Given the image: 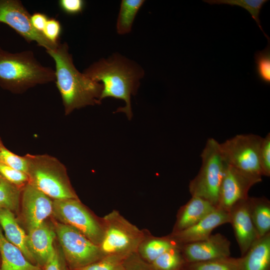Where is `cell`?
Masks as SVG:
<instances>
[{
  "mask_svg": "<svg viewBox=\"0 0 270 270\" xmlns=\"http://www.w3.org/2000/svg\"><path fill=\"white\" fill-rule=\"evenodd\" d=\"M132 270H142V269H140V268H133Z\"/></svg>",
  "mask_w": 270,
  "mask_h": 270,
  "instance_id": "8d00e7d4",
  "label": "cell"
},
{
  "mask_svg": "<svg viewBox=\"0 0 270 270\" xmlns=\"http://www.w3.org/2000/svg\"><path fill=\"white\" fill-rule=\"evenodd\" d=\"M144 2V0H122L116 22V31L120 34L129 33L135 17Z\"/></svg>",
  "mask_w": 270,
  "mask_h": 270,
  "instance_id": "7402d4cb",
  "label": "cell"
},
{
  "mask_svg": "<svg viewBox=\"0 0 270 270\" xmlns=\"http://www.w3.org/2000/svg\"><path fill=\"white\" fill-rule=\"evenodd\" d=\"M242 258L230 256L185 264L186 270H240Z\"/></svg>",
  "mask_w": 270,
  "mask_h": 270,
  "instance_id": "cb8c5ba5",
  "label": "cell"
},
{
  "mask_svg": "<svg viewBox=\"0 0 270 270\" xmlns=\"http://www.w3.org/2000/svg\"><path fill=\"white\" fill-rule=\"evenodd\" d=\"M62 26L54 18H48L42 32L44 36L50 42L57 44L62 33Z\"/></svg>",
  "mask_w": 270,
  "mask_h": 270,
  "instance_id": "d6a6232c",
  "label": "cell"
},
{
  "mask_svg": "<svg viewBox=\"0 0 270 270\" xmlns=\"http://www.w3.org/2000/svg\"><path fill=\"white\" fill-rule=\"evenodd\" d=\"M0 226L6 240L20 248L28 260L37 264L28 248L26 234L18 224L13 212L8 209L0 208Z\"/></svg>",
  "mask_w": 270,
  "mask_h": 270,
  "instance_id": "e0dca14e",
  "label": "cell"
},
{
  "mask_svg": "<svg viewBox=\"0 0 270 270\" xmlns=\"http://www.w3.org/2000/svg\"><path fill=\"white\" fill-rule=\"evenodd\" d=\"M152 263L156 270H180L186 264L180 246L164 252Z\"/></svg>",
  "mask_w": 270,
  "mask_h": 270,
  "instance_id": "484cf974",
  "label": "cell"
},
{
  "mask_svg": "<svg viewBox=\"0 0 270 270\" xmlns=\"http://www.w3.org/2000/svg\"><path fill=\"white\" fill-rule=\"evenodd\" d=\"M56 234L54 230L46 222L28 230L26 244L36 263L42 268L46 264L54 250V241Z\"/></svg>",
  "mask_w": 270,
  "mask_h": 270,
  "instance_id": "9a60e30c",
  "label": "cell"
},
{
  "mask_svg": "<svg viewBox=\"0 0 270 270\" xmlns=\"http://www.w3.org/2000/svg\"><path fill=\"white\" fill-rule=\"evenodd\" d=\"M184 270H186L185 269Z\"/></svg>",
  "mask_w": 270,
  "mask_h": 270,
  "instance_id": "f35d334b",
  "label": "cell"
},
{
  "mask_svg": "<svg viewBox=\"0 0 270 270\" xmlns=\"http://www.w3.org/2000/svg\"><path fill=\"white\" fill-rule=\"evenodd\" d=\"M200 157L202 165L198 174L189 184L192 196L206 200L217 207L220 188L226 164L220 148V143L214 138L207 140Z\"/></svg>",
  "mask_w": 270,
  "mask_h": 270,
  "instance_id": "5b68a950",
  "label": "cell"
},
{
  "mask_svg": "<svg viewBox=\"0 0 270 270\" xmlns=\"http://www.w3.org/2000/svg\"><path fill=\"white\" fill-rule=\"evenodd\" d=\"M46 51L55 62L54 82L66 115L76 109L100 103L102 84L88 78L76 69L66 42H60L54 48Z\"/></svg>",
  "mask_w": 270,
  "mask_h": 270,
  "instance_id": "6da1fadb",
  "label": "cell"
},
{
  "mask_svg": "<svg viewBox=\"0 0 270 270\" xmlns=\"http://www.w3.org/2000/svg\"><path fill=\"white\" fill-rule=\"evenodd\" d=\"M49 18L43 13L35 12L30 16V20L34 28L42 33Z\"/></svg>",
  "mask_w": 270,
  "mask_h": 270,
  "instance_id": "d590c367",
  "label": "cell"
},
{
  "mask_svg": "<svg viewBox=\"0 0 270 270\" xmlns=\"http://www.w3.org/2000/svg\"><path fill=\"white\" fill-rule=\"evenodd\" d=\"M42 268L43 270H68L62 254L56 248Z\"/></svg>",
  "mask_w": 270,
  "mask_h": 270,
  "instance_id": "836d02e7",
  "label": "cell"
},
{
  "mask_svg": "<svg viewBox=\"0 0 270 270\" xmlns=\"http://www.w3.org/2000/svg\"><path fill=\"white\" fill-rule=\"evenodd\" d=\"M0 264H1V258H0Z\"/></svg>",
  "mask_w": 270,
  "mask_h": 270,
  "instance_id": "74e56055",
  "label": "cell"
},
{
  "mask_svg": "<svg viewBox=\"0 0 270 270\" xmlns=\"http://www.w3.org/2000/svg\"><path fill=\"white\" fill-rule=\"evenodd\" d=\"M255 72L258 78L262 83L270 84V41L262 50H258L254 56Z\"/></svg>",
  "mask_w": 270,
  "mask_h": 270,
  "instance_id": "83f0119b",
  "label": "cell"
},
{
  "mask_svg": "<svg viewBox=\"0 0 270 270\" xmlns=\"http://www.w3.org/2000/svg\"><path fill=\"white\" fill-rule=\"evenodd\" d=\"M0 162L26 174L27 162L24 156H19L8 150L0 138Z\"/></svg>",
  "mask_w": 270,
  "mask_h": 270,
  "instance_id": "f1b7e54d",
  "label": "cell"
},
{
  "mask_svg": "<svg viewBox=\"0 0 270 270\" xmlns=\"http://www.w3.org/2000/svg\"><path fill=\"white\" fill-rule=\"evenodd\" d=\"M55 81L52 68L42 66L31 50L10 52L0 46V86L16 93Z\"/></svg>",
  "mask_w": 270,
  "mask_h": 270,
  "instance_id": "3957f363",
  "label": "cell"
},
{
  "mask_svg": "<svg viewBox=\"0 0 270 270\" xmlns=\"http://www.w3.org/2000/svg\"><path fill=\"white\" fill-rule=\"evenodd\" d=\"M250 216L258 238L270 232V202L265 197H248Z\"/></svg>",
  "mask_w": 270,
  "mask_h": 270,
  "instance_id": "44dd1931",
  "label": "cell"
},
{
  "mask_svg": "<svg viewBox=\"0 0 270 270\" xmlns=\"http://www.w3.org/2000/svg\"><path fill=\"white\" fill-rule=\"evenodd\" d=\"M170 238H154L148 241L142 247V256L148 262H152L164 252L178 246V244Z\"/></svg>",
  "mask_w": 270,
  "mask_h": 270,
  "instance_id": "4316f807",
  "label": "cell"
},
{
  "mask_svg": "<svg viewBox=\"0 0 270 270\" xmlns=\"http://www.w3.org/2000/svg\"><path fill=\"white\" fill-rule=\"evenodd\" d=\"M54 230L68 266L78 270L100 260V247L76 228L56 222Z\"/></svg>",
  "mask_w": 270,
  "mask_h": 270,
  "instance_id": "52a82bcc",
  "label": "cell"
},
{
  "mask_svg": "<svg viewBox=\"0 0 270 270\" xmlns=\"http://www.w3.org/2000/svg\"><path fill=\"white\" fill-rule=\"evenodd\" d=\"M136 242L133 234L119 224L108 226L100 244L102 254L108 255L120 254L131 248Z\"/></svg>",
  "mask_w": 270,
  "mask_h": 270,
  "instance_id": "2e32d148",
  "label": "cell"
},
{
  "mask_svg": "<svg viewBox=\"0 0 270 270\" xmlns=\"http://www.w3.org/2000/svg\"><path fill=\"white\" fill-rule=\"evenodd\" d=\"M262 138L254 134H240L220 143L222 158L230 165L260 182L262 174L258 154Z\"/></svg>",
  "mask_w": 270,
  "mask_h": 270,
  "instance_id": "8992f818",
  "label": "cell"
},
{
  "mask_svg": "<svg viewBox=\"0 0 270 270\" xmlns=\"http://www.w3.org/2000/svg\"><path fill=\"white\" fill-rule=\"evenodd\" d=\"M230 222L229 212L216 208L196 224L174 232L172 239L181 244L204 240L210 237L214 228Z\"/></svg>",
  "mask_w": 270,
  "mask_h": 270,
  "instance_id": "5bb4252c",
  "label": "cell"
},
{
  "mask_svg": "<svg viewBox=\"0 0 270 270\" xmlns=\"http://www.w3.org/2000/svg\"><path fill=\"white\" fill-rule=\"evenodd\" d=\"M22 190L11 183L0 174V208H6L14 213L20 202Z\"/></svg>",
  "mask_w": 270,
  "mask_h": 270,
  "instance_id": "603a6c76",
  "label": "cell"
},
{
  "mask_svg": "<svg viewBox=\"0 0 270 270\" xmlns=\"http://www.w3.org/2000/svg\"><path fill=\"white\" fill-rule=\"evenodd\" d=\"M241 257L240 270H270V232L258 238Z\"/></svg>",
  "mask_w": 270,
  "mask_h": 270,
  "instance_id": "d6986e66",
  "label": "cell"
},
{
  "mask_svg": "<svg viewBox=\"0 0 270 270\" xmlns=\"http://www.w3.org/2000/svg\"><path fill=\"white\" fill-rule=\"evenodd\" d=\"M248 198L236 204L229 211L230 224L233 228L241 256L258 238L250 216Z\"/></svg>",
  "mask_w": 270,
  "mask_h": 270,
  "instance_id": "4fadbf2b",
  "label": "cell"
},
{
  "mask_svg": "<svg viewBox=\"0 0 270 270\" xmlns=\"http://www.w3.org/2000/svg\"><path fill=\"white\" fill-rule=\"evenodd\" d=\"M260 182L226 164L216 208L229 212L236 204L247 199L250 188Z\"/></svg>",
  "mask_w": 270,
  "mask_h": 270,
  "instance_id": "30bf717a",
  "label": "cell"
},
{
  "mask_svg": "<svg viewBox=\"0 0 270 270\" xmlns=\"http://www.w3.org/2000/svg\"><path fill=\"white\" fill-rule=\"evenodd\" d=\"M229 240L220 234H211L207 239L182 244L180 247L186 264L230 256Z\"/></svg>",
  "mask_w": 270,
  "mask_h": 270,
  "instance_id": "7c38bea8",
  "label": "cell"
},
{
  "mask_svg": "<svg viewBox=\"0 0 270 270\" xmlns=\"http://www.w3.org/2000/svg\"><path fill=\"white\" fill-rule=\"evenodd\" d=\"M31 15L18 0H0V22L14 29L27 42H35L46 50L54 49L58 44L49 41L36 30L30 20Z\"/></svg>",
  "mask_w": 270,
  "mask_h": 270,
  "instance_id": "9c48e42d",
  "label": "cell"
},
{
  "mask_svg": "<svg viewBox=\"0 0 270 270\" xmlns=\"http://www.w3.org/2000/svg\"><path fill=\"white\" fill-rule=\"evenodd\" d=\"M204 2L212 4H228L231 6H238L242 8L247 10L252 18L256 21L258 26L267 38L270 41V37L264 32L260 24L259 16L263 6L266 3L268 0H204Z\"/></svg>",
  "mask_w": 270,
  "mask_h": 270,
  "instance_id": "d4e9b609",
  "label": "cell"
},
{
  "mask_svg": "<svg viewBox=\"0 0 270 270\" xmlns=\"http://www.w3.org/2000/svg\"><path fill=\"white\" fill-rule=\"evenodd\" d=\"M0 174L22 190L28 183V177L26 174L2 162H0Z\"/></svg>",
  "mask_w": 270,
  "mask_h": 270,
  "instance_id": "4dcf8cb0",
  "label": "cell"
},
{
  "mask_svg": "<svg viewBox=\"0 0 270 270\" xmlns=\"http://www.w3.org/2000/svg\"><path fill=\"white\" fill-rule=\"evenodd\" d=\"M58 3L60 9L70 15L81 13L86 5L85 1L82 0H60Z\"/></svg>",
  "mask_w": 270,
  "mask_h": 270,
  "instance_id": "e575fe53",
  "label": "cell"
},
{
  "mask_svg": "<svg viewBox=\"0 0 270 270\" xmlns=\"http://www.w3.org/2000/svg\"><path fill=\"white\" fill-rule=\"evenodd\" d=\"M20 198L21 216L28 230L41 224L52 214L53 201L28 183Z\"/></svg>",
  "mask_w": 270,
  "mask_h": 270,
  "instance_id": "8fae6325",
  "label": "cell"
},
{
  "mask_svg": "<svg viewBox=\"0 0 270 270\" xmlns=\"http://www.w3.org/2000/svg\"><path fill=\"white\" fill-rule=\"evenodd\" d=\"M78 270H125V268L118 254H112Z\"/></svg>",
  "mask_w": 270,
  "mask_h": 270,
  "instance_id": "f546056e",
  "label": "cell"
},
{
  "mask_svg": "<svg viewBox=\"0 0 270 270\" xmlns=\"http://www.w3.org/2000/svg\"><path fill=\"white\" fill-rule=\"evenodd\" d=\"M0 270H43L26 259L21 250L8 242L0 226Z\"/></svg>",
  "mask_w": 270,
  "mask_h": 270,
  "instance_id": "ac0fdd59",
  "label": "cell"
},
{
  "mask_svg": "<svg viewBox=\"0 0 270 270\" xmlns=\"http://www.w3.org/2000/svg\"><path fill=\"white\" fill-rule=\"evenodd\" d=\"M259 164L263 176H270V134L262 138L258 154Z\"/></svg>",
  "mask_w": 270,
  "mask_h": 270,
  "instance_id": "1f68e13d",
  "label": "cell"
},
{
  "mask_svg": "<svg viewBox=\"0 0 270 270\" xmlns=\"http://www.w3.org/2000/svg\"><path fill=\"white\" fill-rule=\"evenodd\" d=\"M83 74L94 81L102 82L100 102L108 97L124 100L126 106L118 108L116 112H125L128 119L132 118L130 98L136 94L140 80L144 75L141 67L119 54H114L94 62Z\"/></svg>",
  "mask_w": 270,
  "mask_h": 270,
  "instance_id": "7a4b0ae2",
  "label": "cell"
},
{
  "mask_svg": "<svg viewBox=\"0 0 270 270\" xmlns=\"http://www.w3.org/2000/svg\"><path fill=\"white\" fill-rule=\"evenodd\" d=\"M216 208L206 200L198 196H192L182 208L174 232L184 230L196 224Z\"/></svg>",
  "mask_w": 270,
  "mask_h": 270,
  "instance_id": "ffe728a7",
  "label": "cell"
},
{
  "mask_svg": "<svg viewBox=\"0 0 270 270\" xmlns=\"http://www.w3.org/2000/svg\"><path fill=\"white\" fill-rule=\"evenodd\" d=\"M52 214L60 222L76 228L94 244H100L104 234L100 226L78 198L54 200Z\"/></svg>",
  "mask_w": 270,
  "mask_h": 270,
  "instance_id": "ba28073f",
  "label": "cell"
},
{
  "mask_svg": "<svg viewBox=\"0 0 270 270\" xmlns=\"http://www.w3.org/2000/svg\"><path fill=\"white\" fill-rule=\"evenodd\" d=\"M28 184L54 200L77 198L70 184L65 166L48 154L24 156Z\"/></svg>",
  "mask_w": 270,
  "mask_h": 270,
  "instance_id": "277c9868",
  "label": "cell"
}]
</instances>
